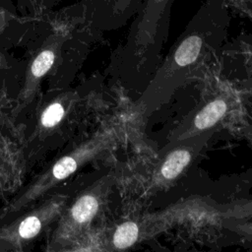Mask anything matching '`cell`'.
I'll return each mask as SVG.
<instances>
[{"mask_svg":"<svg viewBox=\"0 0 252 252\" xmlns=\"http://www.w3.org/2000/svg\"><path fill=\"white\" fill-rule=\"evenodd\" d=\"M193 157V150L190 147H180L172 150L164 158L158 171L163 181H170L176 178L190 163Z\"/></svg>","mask_w":252,"mask_h":252,"instance_id":"4","label":"cell"},{"mask_svg":"<svg viewBox=\"0 0 252 252\" xmlns=\"http://www.w3.org/2000/svg\"><path fill=\"white\" fill-rule=\"evenodd\" d=\"M57 206L58 205L56 204H52V206H48V208L43 209L38 213L26 217L21 222L18 223L15 231H10L9 239L28 240L34 237L40 231L47 220L55 214L54 212L56 211Z\"/></svg>","mask_w":252,"mask_h":252,"instance_id":"3","label":"cell"},{"mask_svg":"<svg viewBox=\"0 0 252 252\" xmlns=\"http://www.w3.org/2000/svg\"><path fill=\"white\" fill-rule=\"evenodd\" d=\"M139 226L134 221H124L113 234V246L116 249H126L132 246L138 239Z\"/></svg>","mask_w":252,"mask_h":252,"instance_id":"6","label":"cell"},{"mask_svg":"<svg viewBox=\"0 0 252 252\" xmlns=\"http://www.w3.org/2000/svg\"><path fill=\"white\" fill-rule=\"evenodd\" d=\"M54 62V53L51 50H43L34 59L32 65V74L39 78L43 76L52 66Z\"/></svg>","mask_w":252,"mask_h":252,"instance_id":"8","label":"cell"},{"mask_svg":"<svg viewBox=\"0 0 252 252\" xmlns=\"http://www.w3.org/2000/svg\"><path fill=\"white\" fill-rule=\"evenodd\" d=\"M94 152V146H85L73 154L66 156L60 158L51 170L43 176L32 189L26 193L23 198L15 204V209L26 205L32 199H34L37 195L41 194L45 190L49 189L55 182L65 179L69 175H71L88 157Z\"/></svg>","mask_w":252,"mask_h":252,"instance_id":"1","label":"cell"},{"mask_svg":"<svg viewBox=\"0 0 252 252\" xmlns=\"http://www.w3.org/2000/svg\"><path fill=\"white\" fill-rule=\"evenodd\" d=\"M65 113L64 107L59 102L50 104L41 115V124L44 127H53L63 118Z\"/></svg>","mask_w":252,"mask_h":252,"instance_id":"9","label":"cell"},{"mask_svg":"<svg viewBox=\"0 0 252 252\" xmlns=\"http://www.w3.org/2000/svg\"><path fill=\"white\" fill-rule=\"evenodd\" d=\"M98 209V201L93 194L82 196L73 205L71 209V217L78 224L89 222L96 214Z\"/></svg>","mask_w":252,"mask_h":252,"instance_id":"5","label":"cell"},{"mask_svg":"<svg viewBox=\"0 0 252 252\" xmlns=\"http://www.w3.org/2000/svg\"><path fill=\"white\" fill-rule=\"evenodd\" d=\"M107 4L115 20L127 21L138 12L142 0H107Z\"/></svg>","mask_w":252,"mask_h":252,"instance_id":"7","label":"cell"},{"mask_svg":"<svg viewBox=\"0 0 252 252\" xmlns=\"http://www.w3.org/2000/svg\"><path fill=\"white\" fill-rule=\"evenodd\" d=\"M227 110V103L223 98H216L207 103L199 110L185 128H179L177 141L187 139L193 135L200 134L217 124Z\"/></svg>","mask_w":252,"mask_h":252,"instance_id":"2","label":"cell"},{"mask_svg":"<svg viewBox=\"0 0 252 252\" xmlns=\"http://www.w3.org/2000/svg\"><path fill=\"white\" fill-rule=\"evenodd\" d=\"M242 212H244V213H246V214H248V213H252V208H251L250 210H248V209H247V210H243Z\"/></svg>","mask_w":252,"mask_h":252,"instance_id":"10","label":"cell"}]
</instances>
